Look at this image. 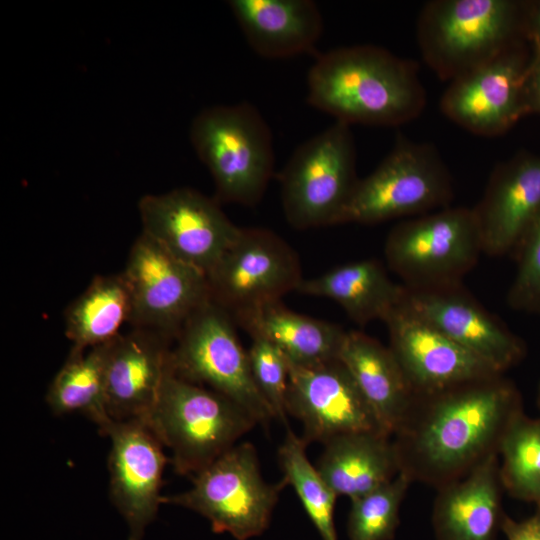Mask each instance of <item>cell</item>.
Wrapping results in <instances>:
<instances>
[{
  "mask_svg": "<svg viewBox=\"0 0 540 540\" xmlns=\"http://www.w3.org/2000/svg\"><path fill=\"white\" fill-rule=\"evenodd\" d=\"M523 413L521 392L504 374L415 394L392 436L399 472L436 489L455 481L498 454Z\"/></svg>",
  "mask_w": 540,
  "mask_h": 540,
  "instance_id": "cell-1",
  "label": "cell"
},
{
  "mask_svg": "<svg viewBox=\"0 0 540 540\" xmlns=\"http://www.w3.org/2000/svg\"><path fill=\"white\" fill-rule=\"evenodd\" d=\"M307 102L349 126L395 127L423 112L426 91L416 62L359 44L316 56L307 74Z\"/></svg>",
  "mask_w": 540,
  "mask_h": 540,
  "instance_id": "cell-2",
  "label": "cell"
},
{
  "mask_svg": "<svg viewBox=\"0 0 540 540\" xmlns=\"http://www.w3.org/2000/svg\"><path fill=\"white\" fill-rule=\"evenodd\" d=\"M529 4L514 0H432L417 20L427 66L452 81L527 38Z\"/></svg>",
  "mask_w": 540,
  "mask_h": 540,
  "instance_id": "cell-3",
  "label": "cell"
},
{
  "mask_svg": "<svg viewBox=\"0 0 540 540\" xmlns=\"http://www.w3.org/2000/svg\"><path fill=\"white\" fill-rule=\"evenodd\" d=\"M192 146L209 170L218 202L254 206L274 172L269 125L249 102L203 109L190 127Z\"/></svg>",
  "mask_w": 540,
  "mask_h": 540,
  "instance_id": "cell-4",
  "label": "cell"
},
{
  "mask_svg": "<svg viewBox=\"0 0 540 540\" xmlns=\"http://www.w3.org/2000/svg\"><path fill=\"white\" fill-rule=\"evenodd\" d=\"M148 424L171 451L175 471L193 477L258 423L226 396L180 378L170 365Z\"/></svg>",
  "mask_w": 540,
  "mask_h": 540,
  "instance_id": "cell-5",
  "label": "cell"
},
{
  "mask_svg": "<svg viewBox=\"0 0 540 540\" xmlns=\"http://www.w3.org/2000/svg\"><path fill=\"white\" fill-rule=\"evenodd\" d=\"M453 184L447 165L430 143L398 135L390 152L358 179L339 224H377L450 207Z\"/></svg>",
  "mask_w": 540,
  "mask_h": 540,
  "instance_id": "cell-6",
  "label": "cell"
},
{
  "mask_svg": "<svg viewBox=\"0 0 540 540\" xmlns=\"http://www.w3.org/2000/svg\"><path fill=\"white\" fill-rule=\"evenodd\" d=\"M483 253L473 208L447 207L396 224L384 256L410 290L462 283Z\"/></svg>",
  "mask_w": 540,
  "mask_h": 540,
  "instance_id": "cell-7",
  "label": "cell"
},
{
  "mask_svg": "<svg viewBox=\"0 0 540 540\" xmlns=\"http://www.w3.org/2000/svg\"><path fill=\"white\" fill-rule=\"evenodd\" d=\"M187 491L163 496L174 504L205 517L216 533H229L236 540L261 535L269 526L282 480L267 483L260 472L256 449L249 442L234 445L194 475Z\"/></svg>",
  "mask_w": 540,
  "mask_h": 540,
  "instance_id": "cell-8",
  "label": "cell"
},
{
  "mask_svg": "<svg viewBox=\"0 0 540 540\" xmlns=\"http://www.w3.org/2000/svg\"><path fill=\"white\" fill-rule=\"evenodd\" d=\"M231 315L211 299L185 322L170 352L173 372L189 382L206 385L234 401L258 424L275 419L258 389L248 351L242 347Z\"/></svg>",
  "mask_w": 540,
  "mask_h": 540,
  "instance_id": "cell-9",
  "label": "cell"
},
{
  "mask_svg": "<svg viewBox=\"0 0 540 540\" xmlns=\"http://www.w3.org/2000/svg\"><path fill=\"white\" fill-rule=\"evenodd\" d=\"M278 178L284 215L292 227L339 224L358 182L350 126L335 121L302 143Z\"/></svg>",
  "mask_w": 540,
  "mask_h": 540,
  "instance_id": "cell-10",
  "label": "cell"
},
{
  "mask_svg": "<svg viewBox=\"0 0 540 540\" xmlns=\"http://www.w3.org/2000/svg\"><path fill=\"white\" fill-rule=\"evenodd\" d=\"M122 273L132 300L130 324L171 341L188 318L210 299L206 274L143 232L133 243Z\"/></svg>",
  "mask_w": 540,
  "mask_h": 540,
  "instance_id": "cell-11",
  "label": "cell"
},
{
  "mask_svg": "<svg viewBox=\"0 0 540 540\" xmlns=\"http://www.w3.org/2000/svg\"><path fill=\"white\" fill-rule=\"evenodd\" d=\"M210 299L231 316L280 301L303 279L293 249L274 232L241 228L231 246L206 274Z\"/></svg>",
  "mask_w": 540,
  "mask_h": 540,
  "instance_id": "cell-12",
  "label": "cell"
},
{
  "mask_svg": "<svg viewBox=\"0 0 540 540\" xmlns=\"http://www.w3.org/2000/svg\"><path fill=\"white\" fill-rule=\"evenodd\" d=\"M218 203L191 188L145 195L138 204L142 232L181 261L207 274L241 230Z\"/></svg>",
  "mask_w": 540,
  "mask_h": 540,
  "instance_id": "cell-13",
  "label": "cell"
},
{
  "mask_svg": "<svg viewBox=\"0 0 540 540\" xmlns=\"http://www.w3.org/2000/svg\"><path fill=\"white\" fill-rule=\"evenodd\" d=\"M532 58L521 42L450 81L440 100L441 112L479 136L505 133L527 115L524 84Z\"/></svg>",
  "mask_w": 540,
  "mask_h": 540,
  "instance_id": "cell-14",
  "label": "cell"
},
{
  "mask_svg": "<svg viewBox=\"0 0 540 540\" xmlns=\"http://www.w3.org/2000/svg\"><path fill=\"white\" fill-rule=\"evenodd\" d=\"M286 410L302 423L307 444L349 433H384L339 359L314 365L289 361Z\"/></svg>",
  "mask_w": 540,
  "mask_h": 540,
  "instance_id": "cell-15",
  "label": "cell"
},
{
  "mask_svg": "<svg viewBox=\"0 0 540 540\" xmlns=\"http://www.w3.org/2000/svg\"><path fill=\"white\" fill-rule=\"evenodd\" d=\"M100 433L111 440L110 498L127 523L129 540H141L162 504L164 445L142 420H110Z\"/></svg>",
  "mask_w": 540,
  "mask_h": 540,
  "instance_id": "cell-16",
  "label": "cell"
},
{
  "mask_svg": "<svg viewBox=\"0 0 540 540\" xmlns=\"http://www.w3.org/2000/svg\"><path fill=\"white\" fill-rule=\"evenodd\" d=\"M389 348L415 394H428L497 372L452 341L404 300L384 321Z\"/></svg>",
  "mask_w": 540,
  "mask_h": 540,
  "instance_id": "cell-17",
  "label": "cell"
},
{
  "mask_svg": "<svg viewBox=\"0 0 540 540\" xmlns=\"http://www.w3.org/2000/svg\"><path fill=\"white\" fill-rule=\"evenodd\" d=\"M406 301L436 329L499 373L504 374L526 356L524 340L486 310L462 283L406 288Z\"/></svg>",
  "mask_w": 540,
  "mask_h": 540,
  "instance_id": "cell-18",
  "label": "cell"
},
{
  "mask_svg": "<svg viewBox=\"0 0 540 540\" xmlns=\"http://www.w3.org/2000/svg\"><path fill=\"white\" fill-rule=\"evenodd\" d=\"M473 210L483 253L514 257L540 217V156L519 153L496 165Z\"/></svg>",
  "mask_w": 540,
  "mask_h": 540,
  "instance_id": "cell-19",
  "label": "cell"
},
{
  "mask_svg": "<svg viewBox=\"0 0 540 540\" xmlns=\"http://www.w3.org/2000/svg\"><path fill=\"white\" fill-rule=\"evenodd\" d=\"M170 342L139 328L112 341L106 369V411L111 420L148 423L170 368Z\"/></svg>",
  "mask_w": 540,
  "mask_h": 540,
  "instance_id": "cell-20",
  "label": "cell"
},
{
  "mask_svg": "<svg viewBox=\"0 0 540 540\" xmlns=\"http://www.w3.org/2000/svg\"><path fill=\"white\" fill-rule=\"evenodd\" d=\"M432 525L437 540H495L503 512L499 455L437 489Z\"/></svg>",
  "mask_w": 540,
  "mask_h": 540,
  "instance_id": "cell-21",
  "label": "cell"
},
{
  "mask_svg": "<svg viewBox=\"0 0 540 540\" xmlns=\"http://www.w3.org/2000/svg\"><path fill=\"white\" fill-rule=\"evenodd\" d=\"M228 5L248 45L263 58L310 53L323 32L321 12L311 0H230Z\"/></svg>",
  "mask_w": 540,
  "mask_h": 540,
  "instance_id": "cell-22",
  "label": "cell"
},
{
  "mask_svg": "<svg viewBox=\"0 0 540 540\" xmlns=\"http://www.w3.org/2000/svg\"><path fill=\"white\" fill-rule=\"evenodd\" d=\"M338 359L351 374L383 432L392 437L415 393L391 349L362 332L349 331Z\"/></svg>",
  "mask_w": 540,
  "mask_h": 540,
  "instance_id": "cell-23",
  "label": "cell"
},
{
  "mask_svg": "<svg viewBox=\"0 0 540 540\" xmlns=\"http://www.w3.org/2000/svg\"><path fill=\"white\" fill-rule=\"evenodd\" d=\"M296 292L338 303L360 326L385 321L404 300L406 288L394 283L375 259L349 262L313 278H303Z\"/></svg>",
  "mask_w": 540,
  "mask_h": 540,
  "instance_id": "cell-24",
  "label": "cell"
},
{
  "mask_svg": "<svg viewBox=\"0 0 540 540\" xmlns=\"http://www.w3.org/2000/svg\"><path fill=\"white\" fill-rule=\"evenodd\" d=\"M323 445L316 467L337 496L355 499L399 473L392 437L385 433H349Z\"/></svg>",
  "mask_w": 540,
  "mask_h": 540,
  "instance_id": "cell-25",
  "label": "cell"
},
{
  "mask_svg": "<svg viewBox=\"0 0 540 540\" xmlns=\"http://www.w3.org/2000/svg\"><path fill=\"white\" fill-rule=\"evenodd\" d=\"M231 317L250 336L279 348L294 364L337 360L346 335L340 326L287 309L280 301L238 312Z\"/></svg>",
  "mask_w": 540,
  "mask_h": 540,
  "instance_id": "cell-26",
  "label": "cell"
},
{
  "mask_svg": "<svg viewBox=\"0 0 540 540\" xmlns=\"http://www.w3.org/2000/svg\"><path fill=\"white\" fill-rule=\"evenodd\" d=\"M132 300L123 273L98 275L66 309L65 335L72 347L106 344L130 323Z\"/></svg>",
  "mask_w": 540,
  "mask_h": 540,
  "instance_id": "cell-27",
  "label": "cell"
},
{
  "mask_svg": "<svg viewBox=\"0 0 540 540\" xmlns=\"http://www.w3.org/2000/svg\"><path fill=\"white\" fill-rule=\"evenodd\" d=\"M112 341L88 349L71 347L45 396L53 414L80 412L99 431L107 425L106 369Z\"/></svg>",
  "mask_w": 540,
  "mask_h": 540,
  "instance_id": "cell-28",
  "label": "cell"
},
{
  "mask_svg": "<svg viewBox=\"0 0 540 540\" xmlns=\"http://www.w3.org/2000/svg\"><path fill=\"white\" fill-rule=\"evenodd\" d=\"M307 443L287 428L278 449L282 482L291 485L322 540H337L334 510L337 495L306 455Z\"/></svg>",
  "mask_w": 540,
  "mask_h": 540,
  "instance_id": "cell-29",
  "label": "cell"
},
{
  "mask_svg": "<svg viewBox=\"0 0 540 540\" xmlns=\"http://www.w3.org/2000/svg\"><path fill=\"white\" fill-rule=\"evenodd\" d=\"M499 474L511 497L540 505V417L521 414L506 431L498 452Z\"/></svg>",
  "mask_w": 540,
  "mask_h": 540,
  "instance_id": "cell-30",
  "label": "cell"
},
{
  "mask_svg": "<svg viewBox=\"0 0 540 540\" xmlns=\"http://www.w3.org/2000/svg\"><path fill=\"white\" fill-rule=\"evenodd\" d=\"M412 481L398 473L391 481L351 500L349 540H392L402 501Z\"/></svg>",
  "mask_w": 540,
  "mask_h": 540,
  "instance_id": "cell-31",
  "label": "cell"
},
{
  "mask_svg": "<svg viewBox=\"0 0 540 540\" xmlns=\"http://www.w3.org/2000/svg\"><path fill=\"white\" fill-rule=\"evenodd\" d=\"M248 356L254 381L272 408L275 419L287 423L289 360L275 345L258 337L252 338Z\"/></svg>",
  "mask_w": 540,
  "mask_h": 540,
  "instance_id": "cell-32",
  "label": "cell"
},
{
  "mask_svg": "<svg viewBox=\"0 0 540 540\" xmlns=\"http://www.w3.org/2000/svg\"><path fill=\"white\" fill-rule=\"evenodd\" d=\"M516 273L507 293L515 311L540 315V217L514 256Z\"/></svg>",
  "mask_w": 540,
  "mask_h": 540,
  "instance_id": "cell-33",
  "label": "cell"
},
{
  "mask_svg": "<svg viewBox=\"0 0 540 540\" xmlns=\"http://www.w3.org/2000/svg\"><path fill=\"white\" fill-rule=\"evenodd\" d=\"M501 530L507 540H540V509L522 521L504 515Z\"/></svg>",
  "mask_w": 540,
  "mask_h": 540,
  "instance_id": "cell-34",
  "label": "cell"
},
{
  "mask_svg": "<svg viewBox=\"0 0 540 540\" xmlns=\"http://www.w3.org/2000/svg\"><path fill=\"white\" fill-rule=\"evenodd\" d=\"M524 103L526 114H540V56L534 54L525 79Z\"/></svg>",
  "mask_w": 540,
  "mask_h": 540,
  "instance_id": "cell-35",
  "label": "cell"
},
{
  "mask_svg": "<svg viewBox=\"0 0 540 540\" xmlns=\"http://www.w3.org/2000/svg\"><path fill=\"white\" fill-rule=\"evenodd\" d=\"M527 38L533 46V54L540 56V2L529 4Z\"/></svg>",
  "mask_w": 540,
  "mask_h": 540,
  "instance_id": "cell-36",
  "label": "cell"
},
{
  "mask_svg": "<svg viewBox=\"0 0 540 540\" xmlns=\"http://www.w3.org/2000/svg\"><path fill=\"white\" fill-rule=\"evenodd\" d=\"M536 404H537L538 410L540 411V381L538 382L537 390H536Z\"/></svg>",
  "mask_w": 540,
  "mask_h": 540,
  "instance_id": "cell-37",
  "label": "cell"
},
{
  "mask_svg": "<svg viewBox=\"0 0 540 540\" xmlns=\"http://www.w3.org/2000/svg\"><path fill=\"white\" fill-rule=\"evenodd\" d=\"M537 508H538V509H540V505H539V506H537Z\"/></svg>",
  "mask_w": 540,
  "mask_h": 540,
  "instance_id": "cell-38",
  "label": "cell"
}]
</instances>
